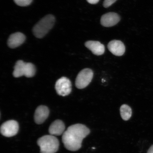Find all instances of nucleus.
I'll list each match as a JSON object with an SVG mask.
<instances>
[{
  "label": "nucleus",
  "mask_w": 153,
  "mask_h": 153,
  "mask_svg": "<svg viewBox=\"0 0 153 153\" xmlns=\"http://www.w3.org/2000/svg\"><path fill=\"white\" fill-rule=\"evenodd\" d=\"M55 18L52 15H47L41 19L33 29L34 35L38 38H42L54 25Z\"/></svg>",
  "instance_id": "f03ea898"
},
{
  "label": "nucleus",
  "mask_w": 153,
  "mask_h": 153,
  "mask_svg": "<svg viewBox=\"0 0 153 153\" xmlns=\"http://www.w3.org/2000/svg\"><path fill=\"white\" fill-rule=\"evenodd\" d=\"M36 72L35 66L32 63H26L22 60H19L15 64L13 75L15 78L22 76L30 78L35 75Z\"/></svg>",
  "instance_id": "20e7f679"
},
{
  "label": "nucleus",
  "mask_w": 153,
  "mask_h": 153,
  "mask_svg": "<svg viewBox=\"0 0 153 153\" xmlns=\"http://www.w3.org/2000/svg\"><path fill=\"white\" fill-rule=\"evenodd\" d=\"M65 124L62 120H56L53 122L49 129L50 134L53 136H59L62 135L65 131Z\"/></svg>",
  "instance_id": "ddd939ff"
},
{
  "label": "nucleus",
  "mask_w": 153,
  "mask_h": 153,
  "mask_svg": "<svg viewBox=\"0 0 153 153\" xmlns=\"http://www.w3.org/2000/svg\"><path fill=\"white\" fill-rule=\"evenodd\" d=\"M120 20V17L118 14L114 13H108L101 17V24L105 27H110L117 24Z\"/></svg>",
  "instance_id": "6e6552de"
},
{
  "label": "nucleus",
  "mask_w": 153,
  "mask_h": 153,
  "mask_svg": "<svg viewBox=\"0 0 153 153\" xmlns=\"http://www.w3.org/2000/svg\"><path fill=\"white\" fill-rule=\"evenodd\" d=\"M17 5L21 7H26L30 5L33 0H14Z\"/></svg>",
  "instance_id": "2eb2a0df"
},
{
  "label": "nucleus",
  "mask_w": 153,
  "mask_h": 153,
  "mask_svg": "<svg viewBox=\"0 0 153 153\" xmlns=\"http://www.w3.org/2000/svg\"><path fill=\"white\" fill-rule=\"evenodd\" d=\"M49 110L46 106L41 105L36 109L34 115L36 123L41 124L44 123L49 115Z\"/></svg>",
  "instance_id": "9d476101"
},
{
  "label": "nucleus",
  "mask_w": 153,
  "mask_h": 153,
  "mask_svg": "<svg viewBox=\"0 0 153 153\" xmlns=\"http://www.w3.org/2000/svg\"><path fill=\"white\" fill-rule=\"evenodd\" d=\"M108 48L113 54L121 56L125 52V47L123 42L118 40H114L108 43Z\"/></svg>",
  "instance_id": "1a4fd4ad"
},
{
  "label": "nucleus",
  "mask_w": 153,
  "mask_h": 153,
  "mask_svg": "<svg viewBox=\"0 0 153 153\" xmlns=\"http://www.w3.org/2000/svg\"><path fill=\"white\" fill-rule=\"evenodd\" d=\"M37 144L40 147L41 153H55L58 151L59 146L58 139L51 135L40 137L38 139Z\"/></svg>",
  "instance_id": "7ed1b4c3"
},
{
  "label": "nucleus",
  "mask_w": 153,
  "mask_h": 153,
  "mask_svg": "<svg viewBox=\"0 0 153 153\" xmlns=\"http://www.w3.org/2000/svg\"><path fill=\"white\" fill-rule=\"evenodd\" d=\"M120 115L123 120H128L131 117L132 110L128 105L126 104L122 105L120 109Z\"/></svg>",
  "instance_id": "4468645a"
},
{
  "label": "nucleus",
  "mask_w": 153,
  "mask_h": 153,
  "mask_svg": "<svg viewBox=\"0 0 153 153\" xmlns=\"http://www.w3.org/2000/svg\"><path fill=\"white\" fill-rule=\"evenodd\" d=\"M90 133V130L83 124H74L63 134L62 142L67 150L75 152L81 148L82 141Z\"/></svg>",
  "instance_id": "f257e3e1"
},
{
  "label": "nucleus",
  "mask_w": 153,
  "mask_h": 153,
  "mask_svg": "<svg viewBox=\"0 0 153 153\" xmlns=\"http://www.w3.org/2000/svg\"><path fill=\"white\" fill-rule=\"evenodd\" d=\"M55 88L59 95L65 97L70 94L72 91L71 82L66 77H62L56 81Z\"/></svg>",
  "instance_id": "0eeeda50"
},
{
  "label": "nucleus",
  "mask_w": 153,
  "mask_h": 153,
  "mask_svg": "<svg viewBox=\"0 0 153 153\" xmlns=\"http://www.w3.org/2000/svg\"><path fill=\"white\" fill-rule=\"evenodd\" d=\"M85 46L90 50L94 54L99 56L105 52V48L100 42L96 41H88L85 44Z\"/></svg>",
  "instance_id": "f8f14e48"
},
{
  "label": "nucleus",
  "mask_w": 153,
  "mask_h": 153,
  "mask_svg": "<svg viewBox=\"0 0 153 153\" xmlns=\"http://www.w3.org/2000/svg\"><path fill=\"white\" fill-rule=\"evenodd\" d=\"M87 1L90 4H94L98 3L99 0H87Z\"/></svg>",
  "instance_id": "f3484780"
},
{
  "label": "nucleus",
  "mask_w": 153,
  "mask_h": 153,
  "mask_svg": "<svg viewBox=\"0 0 153 153\" xmlns=\"http://www.w3.org/2000/svg\"><path fill=\"white\" fill-rule=\"evenodd\" d=\"M26 37L21 32H16L11 34L7 41V45L11 48H15L20 46L24 42Z\"/></svg>",
  "instance_id": "9b49d317"
},
{
  "label": "nucleus",
  "mask_w": 153,
  "mask_h": 153,
  "mask_svg": "<svg viewBox=\"0 0 153 153\" xmlns=\"http://www.w3.org/2000/svg\"><path fill=\"white\" fill-rule=\"evenodd\" d=\"M93 71L89 68H85L81 71L76 78L75 85L78 89L85 88L90 83L93 77Z\"/></svg>",
  "instance_id": "39448f33"
},
{
  "label": "nucleus",
  "mask_w": 153,
  "mask_h": 153,
  "mask_svg": "<svg viewBox=\"0 0 153 153\" xmlns=\"http://www.w3.org/2000/svg\"><path fill=\"white\" fill-rule=\"evenodd\" d=\"M147 153H153V145L149 149Z\"/></svg>",
  "instance_id": "a211bd4d"
},
{
  "label": "nucleus",
  "mask_w": 153,
  "mask_h": 153,
  "mask_svg": "<svg viewBox=\"0 0 153 153\" xmlns=\"http://www.w3.org/2000/svg\"><path fill=\"white\" fill-rule=\"evenodd\" d=\"M19 125L15 120H9L4 122L1 127V132L4 136L11 137L14 136L18 133Z\"/></svg>",
  "instance_id": "423d86ee"
},
{
  "label": "nucleus",
  "mask_w": 153,
  "mask_h": 153,
  "mask_svg": "<svg viewBox=\"0 0 153 153\" xmlns=\"http://www.w3.org/2000/svg\"><path fill=\"white\" fill-rule=\"evenodd\" d=\"M117 1V0H105L103 3V6L107 8L110 7Z\"/></svg>",
  "instance_id": "dca6fc26"
}]
</instances>
